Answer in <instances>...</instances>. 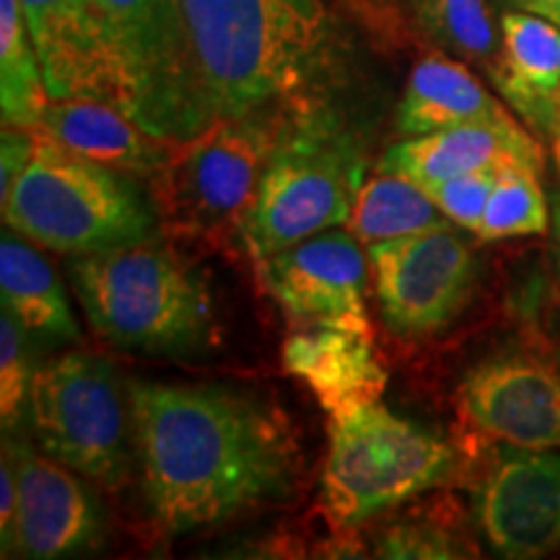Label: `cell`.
<instances>
[{
    "instance_id": "obj_1",
    "label": "cell",
    "mask_w": 560,
    "mask_h": 560,
    "mask_svg": "<svg viewBox=\"0 0 560 560\" xmlns=\"http://www.w3.org/2000/svg\"><path fill=\"white\" fill-rule=\"evenodd\" d=\"M149 514L172 535L285 501L301 475L289 416L229 384H128Z\"/></svg>"
},
{
    "instance_id": "obj_2",
    "label": "cell",
    "mask_w": 560,
    "mask_h": 560,
    "mask_svg": "<svg viewBox=\"0 0 560 560\" xmlns=\"http://www.w3.org/2000/svg\"><path fill=\"white\" fill-rule=\"evenodd\" d=\"M215 120L325 107L342 42L322 0H179Z\"/></svg>"
},
{
    "instance_id": "obj_3",
    "label": "cell",
    "mask_w": 560,
    "mask_h": 560,
    "mask_svg": "<svg viewBox=\"0 0 560 560\" xmlns=\"http://www.w3.org/2000/svg\"><path fill=\"white\" fill-rule=\"evenodd\" d=\"M68 276L91 327L112 346L166 359L215 346L206 278L159 240L79 255Z\"/></svg>"
},
{
    "instance_id": "obj_4",
    "label": "cell",
    "mask_w": 560,
    "mask_h": 560,
    "mask_svg": "<svg viewBox=\"0 0 560 560\" xmlns=\"http://www.w3.org/2000/svg\"><path fill=\"white\" fill-rule=\"evenodd\" d=\"M32 130L34 156L0 200L5 226L73 257L159 240V210L128 172L75 156Z\"/></svg>"
},
{
    "instance_id": "obj_5",
    "label": "cell",
    "mask_w": 560,
    "mask_h": 560,
    "mask_svg": "<svg viewBox=\"0 0 560 560\" xmlns=\"http://www.w3.org/2000/svg\"><path fill=\"white\" fill-rule=\"evenodd\" d=\"M366 156L325 107L289 112L242 226L255 262L348 223Z\"/></svg>"
},
{
    "instance_id": "obj_6",
    "label": "cell",
    "mask_w": 560,
    "mask_h": 560,
    "mask_svg": "<svg viewBox=\"0 0 560 560\" xmlns=\"http://www.w3.org/2000/svg\"><path fill=\"white\" fill-rule=\"evenodd\" d=\"M457 472V450L439 433L376 402L330 416L322 493L325 514L342 532L444 486Z\"/></svg>"
},
{
    "instance_id": "obj_7",
    "label": "cell",
    "mask_w": 560,
    "mask_h": 560,
    "mask_svg": "<svg viewBox=\"0 0 560 560\" xmlns=\"http://www.w3.org/2000/svg\"><path fill=\"white\" fill-rule=\"evenodd\" d=\"M283 117H229L177 143L164 170L151 177L161 226L215 242L242 236Z\"/></svg>"
},
{
    "instance_id": "obj_8",
    "label": "cell",
    "mask_w": 560,
    "mask_h": 560,
    "mask_svg": "<svg viewBox=\"0 0 560 560\" xmlns=\"http://www.w3.org/2000/svg\"><path fill=\"white\" fill-rule=\"evenodd\" d=\"M30 423L39 450L102 488L120 490L132 467L128 387L109 359L66 353L34 374Z\"/></svg>"
},
{
    "instance_id": "obj_9",
    "label": "cell",
    "mask_w": 560,
    "mask_h": 560,
    "mask_svg": "<svg viewBox=\"0 0 560 560\" xmlns=\"http://www.w3.org/2000/svg\"><path fill=\"white\" fill-rule=\"evenodd\" d=\"M130 83L128 115L185 143L215 122L179 0H96Z\"/></svg>"
},
{
    "instance_id": "obj_10",
    "label": "cell",
    "mask_w": 560,
    "mask_h": 560,
    "mask_svg": "<svg viewBox=\"0 0 560 560\" xmlns=\"http://www.w3.org/2000/svg\"><path fill=\"white\" fill-rule=\"evenodd\" d=\"M369 265L384 325L400 338L450 327L470 301L478 270L452 226L371 244Z\"/></svg>"
},
{
    "instance_id": "obj_11",
    "label": "cell",
    "mask_w": 560,
    "mask_h": 560,
    "mask_svg": "<svg viewBox=\"0 0 560 560\" xmlns=\"http://www.w3.org/2000/svg\"><path fill=\"white\" fill-rule=\"evenodd\" d=\"M260 276L296 325L342 327L371 335L366 260L350 231H322L265 257Z\"/></svg>"
},
{
    "instance_id": "obj_12",
    "label": "cell",
    "mask_w": 560,
    "mask_h": 560,
    "mask_svg": "<svg viewBox=\"0 0 560 560\" xmlns=\"http://www.w3.org/2000/svg\"><path fill=\"white\" fill-rule=\"evenodd\" d=\"M50 100L130 109V83L96 0H19Z\"/></svg>"
},
{
    "instance_id": "obj_13",
    "label": "cell",
    "mask_w": 560,
    "mask_h": 560,
    "mask_svg": "<svg viewBox=\"0 0 560 560\" xmlns=\"http://www.w3.org/2000/svg\"><path fill=\"white\" fill-rule=\"evenodd\" d=\"M475 514L501 558L527 560L560 548V454L509 446L478 488Z\"/></svg>"
},
{
    "instance_id": "obj_14",
    "label": "cell",
    "mask_w": 560,
    "mask_h": 560,
    "mask_svg": "<svg viewBox=\"0 0 560 560\" xmlns=\"http://www.w3.org/2000/svg\"><path fill=\"white\" fill-rule=\"evenodd\" d=\"M457 402L475 429L522 450L560 446V369L529 353L488 359L467 371Z\"/></svg>"
},
{
    "instance_id": "obj_15",
    "label": "cell",
    "mask_w": 560,
    "mask_h": 560,
    "mask_svg": "<svg viewBox=\"0 0 560 560\" xmlns=\"http://www.w3.org/2000/svg\"><path fill=\"white\" fill-rule=\"evenodd\" d=\"M9 439V436H5ZM19 478V506L9 552L52 560L96 550L107 535L96 495L58 459L9 439Z\"/></svg>"
},
{
    "instance_id": "obj_16",
    "label": "cell",
    "mask_w": 560,
    "mask_h": 560,
    "mask_svg": "<svg viewBox=\"0 0 560 560\" xmlns=\"http://www.w3.org/2000/svg\"><path fill=\"white\" fill-rule=\"evenodd\" d=\"M503 164H524L542 172V151L527 130L511 117L465 122L454 128L405 138L392 145L380 161V172L400 174L418 185L452 179Z\"/></svg>"
},
{
    "instance_id": "obj_17",
    "label": "cell",
    "mask_w": 560,
    "mask_h": 560,
    "mask_svg": "<svg viewBox=\"0 0 560 560\" xmlns=\"http://www.w3.org/2000/svg\"><path fill=\"white\" fill-rule=\"evenodd\" d=\"M283 366L310 387L327 412L376 402L387 387L371 335L325 325H299L283 342Z\"/></svg>"
},
{
    "instance_id": "obj_18",
    "label": "cell",
    "mask_w": 560,
    "mask_h": 560,
    "mask_svg": "<svg viewBox=\"0 0 560 560\" xmlns=\"http://www.w3.org/2000/svg\"><path fill=\"white\" fill-rule=\"evenodd\" d=\"M37 130L75 156L143 177L164 170L177 149L172 140L140 128L128 112L94 100H50Z\"/></svg>"
},
{
    "instance_id": "obj_19",
    "label": "cell",
    "mask_w": 560,
    "mask_h": 560,
    "mask_svg": "<svg viewBox=\"0 0 560 560\" xmlns=\"http://www.w3.org/2000/svg\"><path fill=\"white\" fill-rule=\"evenodd\" d=\"M490 79L532 128L552 136L560 94V26L527 11L503 13Z\"/></svg>"
},
{
    "instance_id": "obj_20",
    "label": "cell",
    "mask_w": 560,
    "mask_h": 560,
    "mask_svg": "<svg viewBox=\"0 0 560 560\" xmlns=\"http://www.w3.org/2000/svg\"><path fill=\"white\" fill-rule=\"evenodd\" d=\"M506 117V112L462 62L444 55H425L410 70L405 96L397 107V130L405 138Z\"/></svg>"
},
{
    "instance_id": "obj_21",
    "label": "cell",
    "mask_w": 560,
    "mask_h": 560,
    "mask_svg": "<svg viewBox=\"0 0 560 560\" xmlns=\"http://www.w3.org/2000/svg\"><path fill=\"white\" fill-rule=\"evenodd\" d=\"M0 291L3 306L19 317L32 338L45 342L79 340V322L70 312L68 293L50 262L19 234L3 231L0 242Z\"/></svg>"
},
{
    "instance_id": "obj_22",
    "label": "cell",
    "mask_w": 560,
    "mask_h": 560,
    "mask_svg": "<svg viewBox=\"0 0 560 560\" xmlns=\"http://www.w3.org/2000/svg\"><path fill=\"white\" fill-rule=\"evenodd\" d=\"M444 226H450V219L425 195L423 187L389 172H380L376 177L363 182L353 213L348 219L350 234L366 244L400 240V236L423 234V231Z\"/></svg>"
},
{
    "instance_id": "obj_23",
    "label": "cell",
    "mask_w": 560,
    "mask_h": 560,
    "mask_svg": "<svg viewBox=\"0 0 560 560\" xmlns=\"http://www.w3.org/2000/svg\"><path fill=\"white\" fill-rule=\"evenodd\" d=\"M0 104L3 125L11 128H37L50 104L19 0H0Z\"/></svg>"
},
{
    "instance_id": "obj_24",
    "label": "cell",
    "mask_w": 560,
    "mask_h": 560,
    "mask_svg": "<svg viewBox=\"0 0 560 560\" xmlns=\"http://www.w3.org/2000/svg\"><path fill=\"white\" fill-rule=\"evenodd\" d=\"M548 219L540 170L524 164H503L475 234L488 242L545 234Z\"/></svg>"
},
{
    "instance_id": "obj_25",
    "label": "cell",
    "mask_w": 560,
    "mask_h": 560,
    "mask_svg": "<svg viewBox=\"0 0 560 560\" xmlns=\"http://www.w3.org/2000/svg\"><path fill=\"white\" fill-rule=\"evenodd\" d=\"M418 24L441 47L470 60L495 55V30L486 0H410Z\"/></svg>"
},
{
    "instance_id": "obj_26",
    "label": "cell",
    "mask_w": 560,
    "mask_h": 560,
    "mask_svg": "<svg viewBox=\"0 0 560 560\" xmlns=\"http://www.w3.org/2000/svg\"><path fill=\"white\" fill-rule=\"evenodd\" d=\"M30 330L3 306L0 314V418L3 433H16L21 420L30 416L32 384V342Z\"/></svg>"
},
{
    "instance_id": "obj_27",
    "label": "cell",
    "mask_w": 560,
    "mask_h": 560,
    "mask_svg": "<svg viewBox=\"0 0 560 560\" xmlns=\"http://www.w3.org/2000/svg\"><path fill=\"white\" fill-rule=\"evenodd\" d=\"M501 170V166H499ZM499 170H482L472 174H462L452 179L423 182V190L436 206L444 210V215L462 229L478 231L482 213H486L488 198L495 187Z\"/></svg>"
},
{
    "instance_id": "obj_28",
    "label": "cell",
    "mask_w": 560,
    "mask_h": 560,
    "mask_svg": "<svg viewBox=\"0 0 560 560\" xmlns=\"http://www.w3.org/2000/svg\"><path fill=\"white\" fill-rule=\"evenodd\" d=\"M380 558H459L452 532L436 522H397L376 535Z\"/></svg>"
},
{
    "instance_id": "obj_29",
    "label": "cell",
    "mask_w": 560,
    "mask_h": 560,
    "mask_svg": "<svg viewBox=\"0 0 560 560\" xmlns=\"http://www.w3.org/2000/svg\"><path fill=\"white\" fill-rule=\"evenodd\" d=\"M0 140H3V151H0V198H5L34 156V130L3 125V138Z\"/></svg>"
},
{
    "instance_id": "obj_30",
    "label": "cell",
    "mask_w": 560,
    "mask_h": 560,
    "mask_svg": "<svg viewBox=\"0 0 560 560\" xmlns=\"http://www.w3.org/2000/svg\"><path fill=\"white\" fill-rule=\"evenodd\" d=\"M16 506H19L16 459H13L9 439H3V462H0V540H3V556H9V548H11Z\"/></svg>"
},
{
    "instance_id": "obj_31",
    "label": "cell",
    "mask_w": 560,
    "mask_h": 560,
    "mask_svg": "<svg viewBox=\"0 0 560 560\" xmlns=\"http://www.w3.org/2000/svg\"><path fill=\"white\" fill-rule=\"evenodd\" d=\"M509 3L516 5L520 11L535 13V16H542L560 26V0H509Z\"/></svg>"
},
{
    "instance_id": "obj_32",
    "label": "cell",
    "mask_w": 560,
    "mask_h": 560,
    "mask_svg": "<svg viewBox=\"0 0 560 560\" xmlns=\"http://www.w3.org/2000/svg\"><path fill=\"white\" fill-rule=\"evenodd\" d=\"M552 268H556V289L560 296V195L552 206Z\"/></svg>"
}]
</instances>
